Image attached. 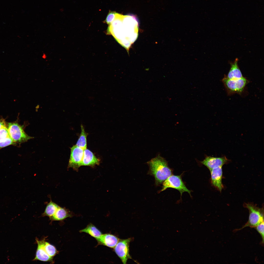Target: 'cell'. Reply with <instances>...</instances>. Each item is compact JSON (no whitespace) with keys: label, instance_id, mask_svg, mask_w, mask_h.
<instances>
[{"label":"cell","instance_id":"6da1fadb","mask_svg":"<svg viewBox=\"0 0 264 264\" xmlns=\"http://www.w3.org/2000/svg\"><path fill=\"white\" fill-rule=\"evenodd\" d=\"M150 167L149 174L154 176L156 185L162 183L172 174L167 162L159 155L147 162Z\"/></svg>","mask_w":264,"mask_h":264},{"label":"cell","instance_id":"d6986e66","mask_svg":"<svg viewBox=\"0 0 264 264\" xmlns=\"http://www.w3.org/2000/svg\"><path fill=\"white\" fill-rule=\"evenodd\" d=\"M17 145V144L13 141L10 136H9L0 140V149L9 145Z\"/></svg>","mask_w":264,"mask_h":264},{"label":"cell","instance_id":"e0dca14e","mask_svg":"<svg viewBox=\"0 0 264 264\" xmlns=\"http://www.w3.org/2000/svg\"><path fill=\"white\" fill-rule=\"evenodd\" d=\"M81 132L76 145L84 150L87 148V137L88 133H86L82 125L81 126Z\"/></svg>","mask_w":264,"mask_h":264},{"label":"cell","instance_id":"44dd1931","mask_svg":"<svg viewBox=\"0 0 264 264\" xmlns=\"http://www.w3.org/2000/svg\"><path fill=\"white\" fill-rule=\"evenodd\" d=\"M116 13L115 12L110 11L106 17V22L108 24H111L115 19Z\"/></svg>","mask_w":264,"mask_h":264},{"label":"cell","instance_id":"2e32d148","mask_svg":"<svg viewBox=\"0 0 264 264\" xmlns=\"http://www.w3.org/2000/svg\"><path fill=\"white\" fill-rule=\"evenodd\" d=\"M59 207L51 200L50 202L47 204L45 210L42 215V216H47L49 217L52 216Z\"/></svg>","mask_w":264,"mask_h":264},{"label":"cell","instance_id":"7a4b0ae2","mask_svg":"<svg viewBox=\"0 0 264 264\" xmlns=\"http://www.w3.org/2000/svg\"><path fill=\"white\" fill-rule=\"evenodd\" d=\"M244 206L248 209L249 211L248 220L241 228L235 230V231L241 230L247 227L254 228L264 221L263 207L259 208L251 203H245Z\"/></svg>","mask_w":264,"mask_h":264},{"label":"cell","instance_id":"9a60e30c","mask_svg":"<svg viewBox=\"0 0 264 264\" xmlns=\"http://www.w3.org/2000/svg\"><path fill=\"white\" fill-rule=\"evenodd\" d=\"M79 232L87 233L96 240L99 238L102 234L101 231L91 223L88 224L85 228L80 231Z\"/></svg>","mask_w":264,"mask_h":264},{"label":"cell","instance_id":"7402d4cb","mask_svg":"<svg viewBox=\"0 0 264 264\" xmlns=\"http://www.w3.org/2000/svg\"><path fill=\"white\" fill-rule=\"evenodd\" d=\"M9 136L7 126L0 129V140Z\"/></svg>","mask_w":264,"mask_h":264},{"label":"cell","instance_id":"8992f818","mask_svg":"<svg viewBox=\"0 0 264 264\" xmlns=\"http://www.w3.org/2000/svg\"><path fill=\"white\" fill-rule=\"evenodd\" d=\"M131 240L130 238L119 239L114 248L115 252L124 264L126 263L128 259L131 258L129 253V244Z\"/></svg>","mask_w":264,"mask_h":264},{"label":"cell","instance_id":"ffe728a7","mask_svg":"<svg viewBox=\"0 0 264 264\" xmlns=\"http://www.w3.org/2000/svg\"><path fill=\"white\" fill-rule=\"evenodd\" d=\"M264 221L260 224L254 227L257 231L261 235L262 239V243L263 244L264 243Z\"/></svg>","mask_w":264,"mask_h":264},{"label":"cell","instance_id":"ba28073f","mask_svg":"<svg viewBox=\"0 0 264 264\" xmlns=\"http://www.w3.org/2000/svg\"><path fill=\"white\" fill-rule=\"evenodd\" d=\"M230 161L225 156L220 157L208 156L201 163L210 171L213 169L222 167L224 165L228 163Z\"/></svg>","mask_w":264,"mask_h":264},{"label":"cell","instance_id":"9c48e42d","mask_svg":"<svg viewBox=\"0 0 264 264\" xmlns=\"http://www.w3.org/2000/svg\"><path fill=\"white\" fill-rule=\"evenodd\" d=\"M210 171L212 184L220 192L221 191L223 188L222 181V167L213 169Z\"/></svg>","mask_w":264,"mask_h":264},{"label":"cell","instance_id":"5b68a950","mask_svg":"<svg viewBox=\"0 0 264 264\" xmlns=\"http://www.w3.org/2000/svg\"><path fill=\"white\" fill-rule=\"evenodd\" d=\"M163 185L161 192L170 188L178 190L181 196L185 192H187L190 195L191 191L186 187L180 176L171 175L164 181Z\"/></svg>","mask_w":264,"mask_h":264},{"label":"cell","instance_id":"52a82bcc","mask_svg":"<svg viewBox=\"0 0 264 264\" xmlns=\"http://www.w3.org/2000/svg\"><path fill=\"white\" fill-rule=\"evenodd\" d=\"M84 150L76 145L71 148V153L68 168L78 171L83 158Z\"/></svg>","mask_w":264,"mask_h":264},{"label":"cell","instance_id":"603a6c76","mask_svg":"<svg viewBox=\"0 0 264 264\" xmlns=\"http://www.w3.org/2000/svg\"><path fill=\"white\" fill-rule=\"evenodd\" d=\"M5 119L1 117L0 118V129L7 126Z\"/></svg>","mask_w":264,"mask_h":264},{"label":"cell","instance_id":"8fae6325","mask_svg":"<svg viewBox=\"0 0 264 264\" xmlns=\"http://www.w3.org/2000/svg\"><path fill=\"white\" fill-rule=\"evenodd\" d=\"M100 160L90 150L87 148L84 150L81 165L94 167L99 165Z\"/></svg>","mask_w":264,"mask_h":264},{"label":"cell","instance_id":"4fadbf2b","mask_svg":"<svg viewBox=\"0 0 264 264\" xmlns=\"http://www.w3.org/2000/svg\"><path fill=\"white\" fill-rule=\"evenodd\" d=\"M238 59L237 58L230 64L231 67L226 77L231 79H236L243 77L238 65Z\"/></svg>","mask_w":264,"mask_h":264},{"label":"cell","instance_id":"30bf717a","mask_svg":"<svg viewBox=\"0 0 264 264\" xmlns=\"http://www.w3.org/2000/svg\"><path fill=\"white\" fill-rule=\"evenodd\" d=\"M119 239L116 236L110 233L102 234L97 240L98 245L114 248Z\"/></svg>","mask_w":264,"mask_h":264},{"label":"cell","instance_id":"5bb4252c","mask_svg":"<svg viewBox=\"0 0 264 264\" xmlns=\"http://www.w3.org/2000/svg\"><path fill=\"white\" fill-rule=\"evenodd\" d=\"M72 216V213L68 209L59 206L55 214L49 217V218L51 221H61Z\"/></svg>","mask_w":264,"mask_h":264},{"label":"cell","instance_id":"7c38bea8","mask_svg":"<svg viewBox=\"0 0 264 264\" xmlns=\"http://www.w3.org/2000/svg\"><path fill=\"white\" fill-rule=\"evenodd\" d=\"M37 247L35 256L33 260H39L44 262H48L52 263L54 262L53 258L50 257L44 250L42 240L39 241L36 239Z\"/></svg>","mask_w":264,"mask_h":264},{"label":"cell","instance_id":"3957f363","mask_svg":"<svg viewBox=\"0 0 264 264\" xmlns=\"http://www.w3.org/2000/svg\"><path fill=\"white\" fill-rule=\"evenodd\" d=\"M18 119L14 122H8L7 127L10 137L15 143L20 145L33 137L29 136L25 132L24 125L20 124Z\"/></svg>","mask_w":264,"mask_h":264},{"label":"cell","instance_id":"277c9868","mask_svg":"<svg viewBox=\"0 0 264 264\" xmlns=\"http://www.w3.org/2000/svg\"><path fill=\"white\" fill-rule=\"evenodd\" d=\"M222 82L229 95L235 93L241 94L243 91L249 81L244 77L236 79H231L225 76Z\"/></svg>","mask_w":264,"mask_h":264},{"label":"cell","instance_id":"ac0fdd59","mask_svg":"<svg viewBox=\"0 0 264 264\" xmlns=\"http://www.w3.org/2000/svg\"><path fill=\"white\" fill-rule=\"evenodd\" d=\"M42 241L44 250L50 257L53 258L58 253V252L54 246L46 242L44 239Z\"/></svg>","mask_w":264,"mask_h":264}]
</instances>
